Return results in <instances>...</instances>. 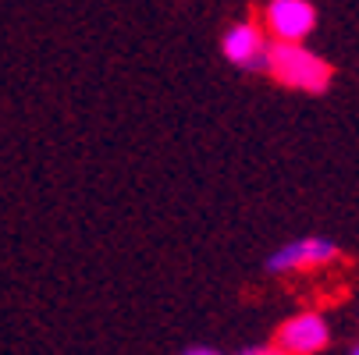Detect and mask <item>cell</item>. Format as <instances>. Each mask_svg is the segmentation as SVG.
I'll return each instance as SVG.
<instances>
[{
  "instance_id": "7",
  "label": "cell",
  "mask_w": 359,
  "mask_h": 355,
  "mask_svg": "<svg viewBox=\"0 0 359 355\" xmlns=\"http://www.w3.org/2000/svg\"><path fill=\"white\" fill-rule=\"evenodd\" d=\"M182 355H217L214 348H189V351H182Z\"/></svg>"
},
{
  "instance_id": "1",
  "label": "cell",
  "mask_w": 359,
  "mask_h": 355,
  "mask_svg": "<svg viewBox=\"0 0 359 355\" xmlns=\"http://www.w3.org/2000/svg\"><path fill=\"white\" fill-rule=\"evenodd\" d=\"M267 75L274 82H281L285 89L295 92H310V96H324L331 89L334 68L310 50L306 43H281L271 39V57H267Z\"/></svg>"
},
{
  "instance_id": "5",
  "label": "cell",
  "mask_w": 359,
  "mask_h": 355,
  "mask_svg": "<svg viewBox=\"0 0 359 355\" xmlns=\"http://www.w3.org/2000/svg\"><path fill=\"white\" fill-rule=\"evenodd\" d=\"M274 344L281 348V355H317L331 344V327L320 313H295L278 327Z\"/></svg>"
},
{
  "instance_id": "3",
  "label": "cell",
  "mask_w": 359,
  "mask_h": 355,
  "mask_svg": "<svg viewBox=\"0 0 359 355\" xmlns=\"http://www.w3.org/2000/svg\"><path fill=\"white\" fill-rule=\"evenodd\" d=\"M260 22L271 39L281 43H306L317 29V8L313 0H267Z\"/></svg>"
},
{
  "instance_id": "2",
  "label": "cell",
  "mask_w": 359,
  "mask_h": 355,
  "mask_svg": "<svg viewBox=\"0 0 359 355\" xmlns=\"http://www.w3.org/2000/svg\"><path fill=\"white\" fill-rule=\"evenodd\" d=\"M221 54L231 68L267 75V57H271V36L260 18H242L231 22L221 36Z\"/></svg>"
},
{
  "instance_id": "6",
  "label": "cell",
  "mask_w": 359,
  "mask_h": 355,
  "mask_svg": "<svg viewBox=\"0 0 359 355\" xmlns=\"http://www.w3.org/2000/svg\"><path fill=\"white\" fill-rule=\"evenodd\" d=\"M238 355H281L278 344H252V348H242Z\"/></svg>"
},
{
  "instance_id": "4",
  "label": "cell",
  "mask_w": 359,
  "mask_h": 355,
  "mask_svg": "<svg viewBox=\"0 0 359 355\" xmlns=\"http://www.w3.org/2000/svg\"><path fill=\"white\" fill-rule=\"evenodd\" d=\"M341 256V249L331 238L310 235V238H295L281 249H274L267 256V274H302V270H317L327 267Z\"/></svg>"
},
{
  "instance_id": "8",
  "label": "cell",
  "mask_w": 359,
  "mask_h": 355,
  "mask_svg": "<svg viewBox=\"0 0 359 355\" xmlns=\"http://www.w3.org/2000/svg\"><path fill=\"white\" fill-rule=\"evenodd\" d=\"M348 355H359V341H355V348H352V351H348Z\"/></svg>"
}]
</instances>
